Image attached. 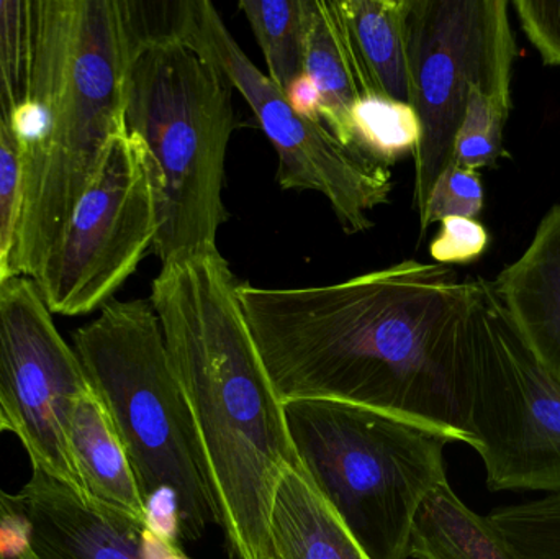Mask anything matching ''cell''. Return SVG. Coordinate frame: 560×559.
Returning <instances> with one entry per match:
<instances>
[{
    "label": "cell",
    "instance_id": "obj_26",
    "mask_svg": "<svg viewBox=\"0 0 560 559\" xmlns=\"http://www.w3.org/2000/svg\"><path fill=\"white\" fill-rule=\"evenodd\" d=\"M441 230L431 242L430 255L443 266L470 265L482 258L490 245V233L483 223L466 217L441 220Z\"/></svg>",
    "mask_w": 560,
    "mask_h": 559
},
{
    "label": "cell",
    "instance_id": "obj_20",
    "mask_svg": "<svg viewBox=\"0 0 560 559\" xmlns=\"http://www.w3.org/2000/svg\"><path fill=\"white\" fill-rule=\"evenodd\" d=\"M351 128L355 150L387 167L415 153L421 140L417 110L387 95H361L352 108Z\"/></svg>",
    "mask_w": 560,
    "mask_h": 559
},
{
    "label": "cell",
    "instance_id": "obj_1",
    "mask_svg": "<svg viewBox=\"0 0 560 559\" xmlns=\"http://www.w3.org/2000/svg\"><path fill=\"white\" fill-rule=\"evenodd\" d=\"M236 292L280 403L368 407L474 445V278L405 259L335 284Z\"/></svg>",
    "mask_w": 560,
    "mask_h": 559
},
{
    "label": "cell",
    "instance_id": "obj_3",
    "mask_svg": "<svg viewBox=\"0 0 560 559\" xmlns=\"http://www.w3.org/2000/svg\"><path fill=\"white\" fill-rule=\"evenodd\" d=\"M133 51L127 0H38L28 91L12 124L22 158L13 276L35 278L127 128Z\"/></svg>",
    "mask_w": 560,
    "mask_h": 559
},
{
    "label": "cell",
    "instance_id": "obj_23",
    "mask_svg": "<svg viewBox=\"0 0 560 559\" xmlns=\"http://www.w3.org/2000/svg\"><path fill=\"white\" fill-rule=\"evenodd\" d=\"M489 517L523 559H560V494L505 505Z\"/></svg>",
    "mask_w": 560,
    "mask_h": 559
},
{
    "label": "cell",
    "instance_id": "obj_6",
    "mask_svg": "<svg viewBox=\"0 0 560 559\" xmlns=\"http://www.w3.org/2000/svg\"><path fill=\"white\" fill-rule=\"evenodd\" d=\"M74 351L127 450L141 496L176 491L183 538L219 525L196 429L150 301H110L75 331Z\"/></svg>",
    "mask_w": 560,
    "mask_h": 559
},
{
    "label": "cell",
    "instance_id": "obj_25",
    "mask_svg": "<svg viewBox=\"0 0 560 559\" xmlns=\"http://www.w3.org/2000/svg\"><path fill=\"white\" fill-rule=\"evenodd\" d=\"M22 200V158L10 125L0 121V245L12 253Z\"/></svg>",
    "mask_w": 560,
    "mask_h": 559
},
{
    "label": "cell",
    "instance_id": "obj_9",
    "mask_svg": "<svg viewBox=\"0 0 560 559\" xmlns=\"http://www.w3.org/2000/svg\"><path fill=\"white\" fill-rule=\"evenodd\" d=\"M177 43L215 66L248 102L278 151L282 189L322 194L348 235L374 225L371 212L390 197V170L345 147L322 120L296 114L285 92L243 51L212 2L184 0Z\"/></svg>",
    "mask_w": 560,
    "mask_h": 559
},
{
    "label": "cell",
    "instance_id": "obj_16",
    "mask_svg": "<svg viewBox=\"0 0 560 559\" xmlns=\"http://www.w3.org/2000/svg\"><path fill=\"white\" fill-rule=\"evenodd\" d=\"M69 445L85 496L144 525L143 496L127 450L92 387L72 406Z\"/></svg>",
    "mask_w": 560,
    "mask_h": 559
},
{
    "label": "cell",
    "instance_id": "obj_8",
    "mask_svg": "<svg viewBox=\"0 0 560 559\" xmlns=\"http://www.w3.org/2000/svg\"><path fill=\"white\" fill-rule=\"evenodd\" d=\"M472 449L490 491L560 494V384L533 357L492 281L474 278Z\"/></svg>",
    "mask_w": 560,
    "mask_h": 559
},
{
    "label": "cell",
    "instance_id": "obj_29",
    "mask_svg": "<svg viewBox=\"0 0 560 559\" xmlns=\"http://www.w3.org/2000/svg\"><path fill=\"white\" fill-rule=\"evenodd\" d=\"M144 531L161 540L179 545L183 521L179 498L174 489L160 488L144 498Z\"/></svg>",
    "mask_w": 560,
    "mask_h": 559
},
{
    "label": "cell",
    "instance_id": "obj_22",
    "mask_svg": "<svg viewBox=\"0 0 560 559\" xmlns=\"http://www.w3.org/2000/svg\"><path fill=\"white\" fill-rule=\"evenodd\" d=\"M512 108L486 92L470 95L454 140L453 163L477 171L497 166L503 154V131Z\"/></svg>",
    "mask_w": 560,
    "mask_h": 559
},
{
    "label": "cell",
    "instance_id": "obj_19",
    "mask_svg": "<svg viewBox=\"0 0 560 559\" xmlns=\"http://www.w3.org/2000/svg\"><path fill=\"white\" fill-rule=\"evenodd\" d=\"M268 65L269 78L282 91L303 72L312 0H242Z\"/></svg>",
    "mask_w": 560,
    "mask_h": 559
},
{
    "label": "cell",
    "instance_id": "obj_2",
    "mask_svg": "<svg viewBox=\"0 0 560 559\" xmlns=\"http://www.w3.org/2000/svg\"><path fill=\"white\" fill-rule=\"evenodd\" d=\"M238 279L219 249L161 266L150 302L189 409L230 559H266L283 469L299 466Z\"/></svg>",
    "mask_w": 560,
    "mask_h": 559
},
{
    "label": "cell",
    "instance_id": "obj_7",
    "mask_svg": "<svg viewBox=\"0 0 560 559\" xmlns=\"http://www.w3.org/2000/svg\"><path fill=\"white\" fill-rule=\"evenodd\" d=\"M506 0H410L407 19L410 105L421 124L413 153V207L423 213L470 95L486 92L512 108L516 39Z\"/></svg>",
    "mask_w": 560,
    "mask_h": 559
},
{
    "label": "cell",
    "instance_id": "obj_18",
    "mask_svg": "<svg viewBox=\"0 0 560 559\" xmlns=\"http://www.w3.org/2000/svg\"><path fill=\"white\" fill-rule=\"evenodd\" d=\"M303 72L318 89L323 124L345 147L358 151L352 140L351 114L362 91L335 0H312Z\"/></svg>",
    "mask_w": 560,
    "mask_h": 559
},
{
    "label": "cell",
    "instance_id": "obj_28",
    "mask_svg": "<svg viewBox=\"0 0 560 559\" xmlns=\"http://www.w3.org/2000/svg\"><path fill=\"white\" fill-rule=\"evenodd\" d=\"M0 559H36L16 496L0 488Z\"/></svg>",
    "mask_w": 560,
    "mask_h": 559
},
{
    "label": "cell",
    "instance_id": "obj_5",
    "mask_svg": "<svg viewBox=\"0 0 560 559\" xmlns=\"http://www.w3.org/2000/svg\"><path fill=\"white\" fill-rule=\"evenodd\" d=\"M283 416L300 469L369 559H410L415 517L447 479L450 440L352 404L292 400Z\"/></svg>",
    "mask_w": 560,
    "mask_h": 559
},
{
    "label": "cell",
    "instance_id": "obj_15",
    "mask_svg": "<svg viewBox=\"0 0 560 559\" xmlns=\"http://www.w3.org/2000/svg\"><path fill=\"white\" fill-rule=\"evenodd\" d=\"M362 95L410 104L407 19L410 0H335Z\"/></svg>",
    "mask_w": 560,
    "mask_h": 559
},
{
    "label": "cell",
    "instance_id": "obj_12",
    "mask_svg": "<svg viewBox=\"0 0 560 559\" xmlns=\"http://www.w3.org/2000/svg\"><path fill=\"white\" fill-rule=\"evenodd\" d=\"M20 509L36 559H144V525L42 471L23 486Z\"/></svg>",
    "mask_w": 560,
    "mask_h": 559
},
{
    "label": "cell",
    "instance_id": "obj_27",
    "mask_svg": "<svg viewBox=\"0 0 560 559\" xmlns=\"http://www.w3.org/2000/svg\"><path fill=\"white\" fill-rule=\"evenodd\" d=\"M512 7L542 62L560 68V0H515Z\"/></svg>",
    "mask_w": 560,
    "mask_h": 559
},
{
    "label": "cell",
    "instance_id": "obj_24",
    "mask_svg": "<svg viewBox=\"0 0 560 559\" xmlns=\"http://www.w3.org/2000/svg\"><path fill=\"white\" fill-rule=\"evenodd\" d=\"M483 203L486 193L480 173L451 163L440 174L428 197L427 207L420 216V235L423 236L433 223L447 217L477 219Z\"/></svg>",
    "mask_w": 560,
    "mask_h": 559
},
{
    "label": "cell",
    "instance_id": "obj_17",
    "mask_svg": "<svg viewBox=\"0 0 560 559\" xmlns=\"http://www.w3.org/2000/svg\"><path fill=\"white\" fill-rule=\"evenodd\" d=\"M411 559H523L490 517L470 511L443 481L424 499L411 528Z\"/></svg>",
    "mask_w": 560,
    "mask_h": 559
},
{
    "label": "cell",
    "instance_id": "obj_10",
    "mask_svg": "<svg viewBox=\"0 0 560 559\" xmlns=\"http://www.w3.org/2000/svg\"><path fill=\"white\" fill-rule=\"evenodd\" d=\"M156 233V190L147 151L124 128L112 138L33 281L51 314H91L107 305L153 252Z\"/></svg>",
    "mask_w": 560,
    "mask_h": 559
},
{
    "label": "cell",
    "instance_id": "obj_21",
    "mask_svg": "<svg viewBox=\"0 0 560 559\" xmlns=\"http://www.w3.org/2000/svg\"><path fill=\"white\" fill-rule=\"evenodd\" d=\"M38 0H0V121L12 127L32 74Z\"/></svg>",
    "mask_w": 560,
    "mask_h": 559
},
{
    "label": "cell",
    "instance_id": "obj_4",
    "mask_svg": "<svg viewBox=\"0 0 560 559\" xmlns=\"http://www.w3.org/2000/svg\"><path fill=\"white\" fill-rule=\"evenodd\" d=\"M233 91L223 72L183 43H147L131 56L125 127L143 144L153 173L161 266L219 249L229 220L223 184L236 128Z\"/></svg>",
    "mask_w": 560,
    "mask_h": 559
},
{
    "label": "cell",
    "instance_id": "obj_32",
    "mask_svg": "<svg viewBox=\"0 0 560 559\" xmlns=\"http://www.w3.org/2000/svg\"><path fill=\"white\" fill-rule=\"evenodd\" d=\"M10 278H13V272L12 268H10L9 255H7L5 249L0 245V284Z\"/></svg>",
    "mask_w": 560,
    "mask_h": 559
},
{
    "label": "cell",
    "instance_id": "obj_13",
    "mask_svg": "<svg viewBox=\"0 0 560 559\" xmlns=\"http://www.w3.org/2000/svg\"><path fill=\"white\" fill-rule=\"evenodd\" d=\"M492 286L533 357L560 384V206L542 217L525 252Z\"/></svg>",
    "mask_w": 560,
    "mask_h": 559
},
{
    "label": "cell",
    "instance_id": "obj_33",
    "mask_svg": "<svg viewBox=\"0 0 560 559\" xmlns=\"http://www.w3.org/2000/svg\"><path fill=\"white\" fill-rule=\"evenodd\" d=\"M10 432L12 433V427H10L9 420H7L5 414L0 409V433Z\"/></svg>",
    "mask_w": 560,
    "mask_h": 559
},
{
    "label": "cell",
    "instance_id": "obj_31",
    "mask_svg": "<svg viewBox=\"0 0 560 559\" xmlns=\"http://www.w3.org/2000/svg\"><path fill=\"white\" fill-rule=\"evenodd\" d=\"M144 559H190L179 545L170 544L144 531Z\"/></svg>",
    "mask_w": 560,
    "mask_h": 559
},
{
    "label": "cell",
    "instance_id": "obj_30",
    "mask_svg": "<svg viewBox=\"0 0 560 559\" xmlns=\"http://www.w3.org/2000/svg\"><path fill=\"white\" fill-rule=\"evenodd\" d=\"M285 97L293 110L302 117L312 118V120H322L319 118V108H322V97L315 82L302 72L299 78L290 82L285 89Z\"/></svg>",
    "mask_w": 560,
    "mask_h": 559
},
{
    "label": "cell",
    "instance_id": "obj_11",
    "mask_svg": "<svg viewBox=\"0 0 560 559\" xmlns=\"http://www.w3.org/2000/svg\"><path fill=\"white\" fill-rule=\"evenodd\" d=\"M74 348L56 328L36 282L13 276L0 284V409L32 469L85 496L69 445V420L89 389Z\"/></svg>",
    "mask_w": 560,
    "mask_h": 559
},
{
    "label": "cell",
    "instance_id": "obj_14",
    "mask_svg": "<svg viewBox=\"0 0 560 559\" xmlns=\"http://www.w3.org/2000/svg\"><path fill=\"white\" fill-rule=\"evenodd\" d=\"M266 559H369L300 466L280 476L266 535Z\"/></svg>",
    "mask_w": 560,
    "mask_h": 559
}]
</instances>
